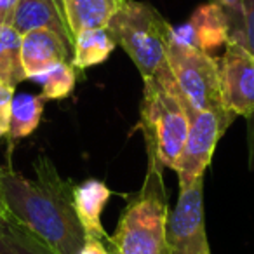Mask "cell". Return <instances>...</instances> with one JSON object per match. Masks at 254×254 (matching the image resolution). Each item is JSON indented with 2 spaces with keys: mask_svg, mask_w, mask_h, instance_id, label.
Segmentation results:
<instances>
[{
  "mask_svg": "<svg viewBox=\"0 0 254 254\" xmlns=\"http://www.w3.org/2000/svg\"><path fill=\"white\" fill-rule=\"evenodd\" d=\"M44 96L35 94H18L12 98L11 105V122H9L7 138L9 143L30 136L42 120L44 113Z\"/></svg>",
  "mask_w": 254,
  "mask_h": 254,
  "instance_id": "17",
  "label": "cell"
},
{
  "mask_svg": "<svg viewBox=\"0 0 254 254\" xmlns=\"http://www.w3.org/2000/svg\"><path fill=\"white\" fill-rule=\"evenodd\" d=\"M7 212V207H5V202H4V198H2V195H0V216L2 214H5Z\"/></svg>",
  "mask_w": 254,
  "mask_h": 254,
  "instance_id": "24",
  "label": "cell"
},
{
  "mask_svg": "<svg viewBox=\"0 0 254 254\" xmlns=\"http://www.w3.org/2000/svg\"><path fill=\"white\" fill-rule=\"evenodd\" d=\"M12 26L21 35L39 28L53 30L73 46V35L68 28L66 18L53 0H19Z\"/></svg>",
  "mask_w": 254,
  "mask_h": 254,
  "instance_id": "11",
  "label": "cell"
},
{
  "mask_svg": "<svg viewBox=\"0 0 254 254\" xmlns=\"http://www.w3.org/2000/svg\"><path fill=\"white\" fill-rule=\"evenodd\" d=\"M162 169L157 160L148 159L145 183L127 202L117 230L108 244L115 254H166L169 214Z\"/></svg>",
  "mask_w": 254,
  "mask_h": 254,
  "instance_id": "3",
  "label": "cell"
},
{
  "mask_svg": "<svg viewBox=\"0 0 254 254\" xmlns=\"http://www.w3.org/2000/svg\"><path fill=\"white\" fill-rule=\"evenodd\" d=\"M33 169L37 178L28 180L2 166L0 195L5 207L58 254H78L85 232L75 211L71 181L63 180L46 155L35 160Z\"/></svg>",
  "mask_w": 254,
  "mask_h": 254,
  "instance_id": "1",
  "label": "cell"
},
{
  "mask_svg": "<svg viewBox=\"0 0 254 254\" xmlns=\"http://www.w3.org/2000/svg\"><path fill=\"white\" fill-rule=\"evenodd\" d=\"M23 35L12 25L0 26V82L16 89L26 80L21 56Z\"/></svg>",
  "mask_w": 254,
  "mask_h": 254,
  "instance_id": "16",
  "label": "cell"
},
{
  "mask_svg": "<svg viewBox=\"0 0 254 254\" xmlns=\"http://www.w3.org/2000/svg\"><path fill=\"white\" fill-rule=\"evenodd\" d=\"M19 0H0V26L12 25Z\"/></svg>",
  "mask_w": 254,
  "mask_h": 254,
  "instance_id": "22",
  "label": "cell"
},
{
  "mask_svg": "<svg viewBox=\"0 0 254 254\" xmlns=\"http://www.w3.org/2000/svg\"><path fill=\"white\" fill-rule=\"evenodd\" d=\"M0 254H58L11 212L0 216Z\"/></svg>",
  "mask_w": 254,
  "mask_h": 254,
  "instance_id": "15",
  "label": "cell"
},
{
  "mask_svg": "<svg viewBox=\"0 0 254 254\" xmlns=\"http://www.w3.org/2000/svg\"><path fill=\"white\" fill-rule=\"evenodd\" d=\"M122 4L124 0H63L64 18L73 39L82 30L106 28Z\"/></svg>",
  "mask_w": 254,
  "mask_h": 254,
  "instance_id": "13",
  "label": "cell"
},
{
  "mask_svg": "<svg viewBox=\"0 0 254 254\" xmlns=\"http://www.w3.org/2000/svg\"><path fill=\"white\" fill-rule=\"evenodd\" d=\"M53 2H54V4L58 5V7L61 9V11H63V0H53ZM63 14H64V11H63Z\"/></svg>",
  "mask_w": 254,
  "mask_h": 254,
  "instance_id": "25",
  "label": "cell"
},
{
  "mask_svg": "<svg viewBox=\"0 0 254 254\" xmlns=\"http://www.w3.org/2000/svg\"><path fill=\"white\" fill-rule=\"evenodd\" d=\"M174 42L185 46L198 47V49L211 53L221 46H226L230 40V23L225 9L216 2L209 0L191 12L190 19L185 25L178 26L171 32Z\"/></svg>",
  "mask_w": 254,
  "mask_h": 254,
  "instance_id": "9",
  "label": "cell"
},
{
  "mask_svg": "<svg viewBox=\"0 0 254 254\" xmlns=\"http://www.w3.org/2000/svg\"><path fill=\"white\" fill-rule=\"evenodd\" d=\"M112 191L103 181L85 180L84 183L73 187V204L77 211L78 221L85 232V237L110 240L101 225V214L105 205L108 204Z\"/></svg>",
  "mask_w": 254,
  "mask_h": 254,
  "instance_id": "12",
  "label": "cell"
},
{
  "mask_svg": "<svg viewBox=\"0 0 254 254\" xmlns=\"http://www.w3.org/2000/svg\"><path fill=\"white\" fill-rule=\"evenodd\" d=\"M223 105L235 117L254 113V54L242 44L228 40L219 58Z\"/></svg>",
  "mask_w": 254,
  "mask_h": 254,
  "instance_id": "8",
  "label": "cell"
},
{
  "mask_svg": "<svg viewBox=\"0 0 254 254\" xmlns=\"http://www.w3.org/2000/svg\"><path fill=\"white\" fill-rule=\"evenodd\" d=\"M167 63L185 101L191 108L228 112L221 98L219 60L198 47L185 46L171 39Z\"/></svg>",
  "mask_w": 254,
  "mask_h": 254,
  "instance_id": "5",
  "label": "cell"
},
{
  "mask_svg": "<svg viewBox=\"0 0 254 254\" xmlns=\"http://www.w3.org/2000/svg\"><path fill=\"white\" fill-rule=\"evenodd\" d=\"M244 11V39L242 46L254 54V0H242Z\"/></svg>",
  "mask_w": 254,
  "mask_h": 254,
  "instance_id": "21",
  "label": "cell"
},
{
  "mask_svg": "<svg viewBox=\"0 0 254 254\" xmlns=\"http://www.w3.org/2000/svg\"><path fill=\"white\" fill-rule=\"evenodd\" d=\"M166 254H211L204 218V178L180 190L167 221Z\"/></svg>",
  "mask_w": 254,
  "mask_h": 254,
  "instance_id": "7",
  "label": "cell"
},
{
  "mask_svg": "<svg viewBox=\"0 0 254 254\" xmlns=\"http://www.w3.org/2000/svg\"><path fill=\"white\" fill-rule=\"evenodd\" d=\"M0 169H2V166H0Z\"/></svg>",
  "mask_w": 254,
  "mask_h": 254,
  "instance_id": "26",
  "label": "cell"
},
{
  "mask_svg": "<svg viewBox=\"0 0 254 254\" xmlns=\"http://www.w3.org/2000/svg\"><path fill=\"white\" fill-rule=\"evenodd\" d=\"M188 113H190V129L176 166L180 190L191 187L198 178H204L219 138L237 119L230 112L195 110L190 105H188Z\"/></svg>",
  "mask_w": 254,
  "mask_h": 254,
  "instance_id": "6",
  "label": "cell"
},
{
  "mask_svg": "<svg viewBox=\"0 0 254 254\" xmlns=\"http://www.w3.org/2000/svg\"><path fill=\"white\" fill-rule=\"evenodd\" d=\"M132 63L141 73L143 80L153 78L169 66L167 49L173 26L153 5L136 0H124L122 7L106 25Z\"/></svg>",
  "mask_w": 254,
  "mask_h": 254,
  "instance_id": "4",
  "label": "cell"
},
{
  "mask_svg": "<svg viewBox=\"0 0 254 254\" xmlns=\"http://www.w3.org/2000/svg\"><path fill=\"white\" fill-rule=\"evenodd\" d=\"M14 98V89L0 82V139L7 136L11 122V105Z\"/></svg>",
  "mask_w": 254,
  "mask_h": 254,
  "instance_id": "20",
  "label": "cell"
},
{
  "mask_svg": "<svg viewBox=\"0 0 254 254\" xmlns=\"http://www.w3.org/2000/svg\"><path fill=\"white\" fill-rule=\"evenodd\" d=\"M113 254H115V253H113Z\"/></svg>",
  "mask_w": 254,
  "mask_h": 254,
  "instance_id": "27",
  "label": "cell"
},
{
  "mask_svg": "<svg viewBox=\"0 0 254 254\" xmlns=\"http://www.w3.org/2000/svg\"><path fill=\"white\" fill-rule=\"evenodd\" d=\"M143 89L141 122L148 159L176 171L190 129L188 103L167 66L153 78H146Z\"/></svg>",
  "mask_w": 254,
  "mask_h": 254,
  "instance_id": "2",
  "label": "cell"
},
{
  "mask_svg": "<svg viewBox=\"0 0 254 254\" xmlns=\"http://www.w3.org/2000/svg\"><path fill=\"white\" fill-rule=\"evenodd\" d=\"M117 47L115 39L108 28L82 30L73 39V60L71 64L78 70L105 63Z\"/></svg>",
  "mask_w": 254,
  "mask_h": 254,
  "instance_id": "14",
  "label": "cell"
},
{
  "mask_svg": "<svg viewBox=\"0 0 254 254\" xmlns=\"http://www.w3.org/2000/svg\"><path fill=\"white\" fill-rule=\"evenodd\" d=\"M23 68L26 78L35 80L40 73L61 61L73 60V46L53 30L39 28L23 35Z\"/></svg>",
  "mask_w": 254,
  "mask_h": 254,
  "instance_id": "10",
  "label": "cell"
},
{
  "mask_svg": "<svg viewBox=\"0 0 254 254\" xmlns=\"http://www.w3.org/2000/svg\"><path fill=\"white\" fill-rule=\"evenodd\" d=\"M225 9L230 23V40L242 44L244 39V11L242 0H211Z\"/></svg>",
  "mask_w": 254,
  "mask_h": 254,
  "instance_id": "19",
  "label": "cell"
},
{
  "mask_svg": "<svg viewBox=\"0 0 254 254\" xmlns=\"http://www.w3.org/2000/svg\"><path fill=\"white\" fill-rule=\"evenodd\" d=\"M78 254H113L106 249L105 242L101 239H94V237H85V242Z\"/></svg>",
  "mask_w": 254,
  "mask_h": 254,
  "instance_id": "23",
  "label": "cell"
},
{
  "mask_svg": "<svg viewBox=\"0 0 254 254\" xmlns=\"http://www.w3.org/2000/svg\"><path fill=\"white\" fill-rule=\"evenodd\" d=\"M35 80L42 84V96L46 99H63L75 87V66L70 61H61L47 68Z\"/></svg>",
  "mask_w": 254,
  "mask_h": 254,
  "instance_id": "18",
  "label": "cell"
}]
</instances>
